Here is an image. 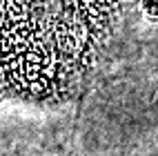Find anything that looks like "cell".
<instances>
[{"instance_id":"1","label":"cell","mask_w":158,"mask_h":156,"mask_svg":"<svg viewBox=\"0 0 158 156\" xmlns=\"http://www.w3.org/2000/svg\"><path fill=\"white\" fill-rule=\"evenodd\" d=\"M145 9H147V14L156 16L158 14V0H145Z\"/></svg>"}]
</instances>
